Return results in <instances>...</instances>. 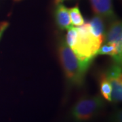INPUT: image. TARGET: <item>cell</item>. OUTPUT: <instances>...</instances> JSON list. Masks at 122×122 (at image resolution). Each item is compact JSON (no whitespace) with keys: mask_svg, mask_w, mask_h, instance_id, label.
I'll return each instance as SVG.
<instances>
[{"mask_svg":"<svg viewBox=\"0 0 122 122\" xmlns=\"http://www.w3.org/2000/svg\"><path fill=\"white\" fill-rule=\"evenodd\" d=\"M58 54L66 78L72 84L81 86L92 61H83L79 59L63 40L59 44Z\"/></svg>","mask_w":122,"mask_h":122,"instance_id":"obj_1","label":"cell"},{"mask_svg":"<svg viewBox=\"0 0 122 122\" xmlns=\"http://www.w3.org/2000/svg\"><path fill=\"white\" fill-rule=\"evenodd\" d=\"M76 29L77 39L71 50L81 61L92 62V59L96 56V53L102 43L92 35L89 22L83 23Z\"/></svg>","mask_w":122,"mask_h":122,"instance_id":"obj_2","label":"cell"},{"mask_svg":"<svg viewBox=\"0 0 122 122\" xmlns=\"http://www.w3.org/2000/svg\"><path fill=\"white\" fill-rule=\"evenodd\" d=\"M105 107V102L100 96L81 98L75 104L71 115L77 122H86L96 116Z\"/></svg>","mask_w":122,"mask_h":122,"instance_id":"obj_3","label":"cell"},{"mask_svg":"<svg viewBox=\"0 0 122 122\" xmlns=\"http://www.w3.org/2000/svg\"><path fill=\"white\" fill-rule=\"evenodd\" d=\"M106 76L111 85V101L118 103L122 99V74L121 65L115 63L109 68Z\"/></svg>","mask_w":122,"mask_h":122,"instance_id":"obj_4","label":"cell"},{"mask_svg":"<svg viewBox=\"0 0 122 122\" xmlns=\"http://www.w3.org/2000/svg\"><path fill=\"white\" fill-rule=\"evenodd\" d=\"M107 44L116 46L117 51L119 55H122V22L116 20L111 24L107 34Z\"/></svg>","mask_w":122,"mask_h":122,"instance_id":"obj_5","label":"cell"},{"mask_svg":"<svg viewBox=\"0 0 122 122\" xmlns=\"http://www.w3.org/2000/svg\"><path fill=\"white\" fill-rule=\"evenodd\" d=\"M94 13L101 18L113 19L115 14L111 0H90Z\"/></svg>","mask_w":122,"mask_h":122,"instance_id":"obj_6","label":"cell"},{"mask_svg":"<svg viewBox=\"0 0 122 122\" xmlns=\"http://www.w3.org/2000/svg\"><path fill=\"white\" fill-rule=\"evenodd\" d=\"M54 16L57 25L61 29H68L72 25L69 9L63 4H58Z\"/></svg>","mask_w":122,"mask_h":122,"instance_id":"obj_7","label":"cell"},{"mask_svg":"<svg viewBox=\"0 0 122 122\" xmlns=\"http://www.w3.org/2000/svg\"><path fill=\"white\" fill-rule=\"evenodd\" d=\"M89 22L90 30L92 35L96 39L99 40L100 42L103 43L105 41V35L104 33V23L102 20V18L99 16H97L93 18Z\"/></svg>","mask_w":122,"mask_h":122,"instance_id":"obj_8","label":"cell"},{"mask_svg":"<svg viewBox=\"0 0 122 122\" xmlns=\"http://www.w3.org/2000/svg\"><path fill=\"white\" fill-rule=\"evenodd\" d=\"M97 55H109L113 58L116 64H122V56L117 53L116 46L114 44H107L100 47L96 53V56Z\"/></svg>","mask_w":122,"mask_h":122,"instance_id":"obj_9","label":"cell"},{"mask_svg":"<svg viewBox=\"0 0 122 122\" xmlns=\"http://www.w3.org/2000/svg\"><path fill=\"white\" fill-rule=\"evenodd\" d=\"M100 92H101L102 97H104L105 100L111 102L112 87H111V85L105 74H102L100 77Z\"/></svg>","mask_w":122,"mask_h":122,"instance_id":"obj_10","label":"cell"},{"mask_svg":"<svg viewBox=\"0 0 122 122\" xmlns=\"http://www.w3.org/2000/svg\"><path fill=\"white\" fill-rule=\"evenodd\" d=\"M71 24L74 26H81L84 23V19L81 14L78 6L69 9Z\"/></svg>","mask_w":122,"mask_h":122,"instance_id":"obj_11","label":"cell"},{"mask_svg":"<svg viewBox=\"0 0 122 122\" xmlns=\"http://www.w3.org/2000/svg\"><path fill=\"white\" fill-rule=\"evenodd\" d=\"M8 26V23L6 22H4L0 24V39L2 37V35L4 34V31Z\"/></svg>","mask_w":122,"mask_h":122,"instance_id":"obj_12","label":"cell"},{"mask_svg":"<svg viewBox=\"0 0 122 122\" xmlns=\"http://www.w3.org/2000/svg\"><path fill=\"white\" fill-rule=\"evenodd\" d=\"M64 0H56V4H61V2H62Z\"/></svg>","mask_w":122,"mask_h":122,"instance_id":"obj_13","label":"cell"}]
</instances>
